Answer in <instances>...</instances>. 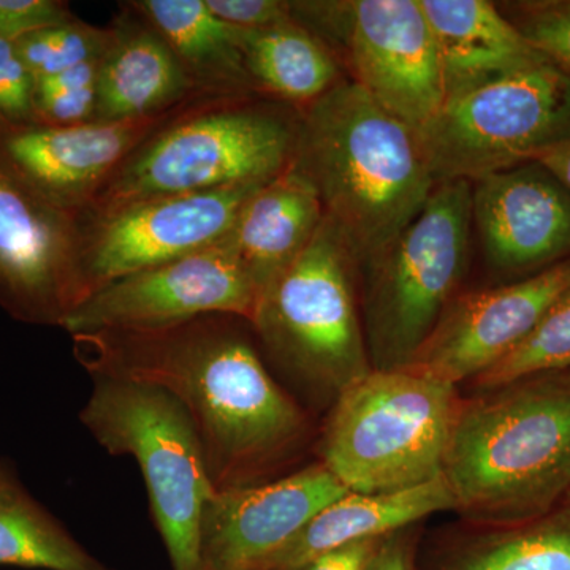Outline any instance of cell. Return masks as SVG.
Masks as SVG:
<instances>
[{"label":"cell","instance_id":"cell-5","mask_svg":"<svg viewBox=\"0 0 570 570\" xmlns=\"http://www.w3.org/2000/svg\"><path fill=\"white\" fill-rule=\"evenodd\" d=\"M255 97L195 104L142 142L78 219L154 195L272 181L291 167L299 110Z\"/></svg>","mask_w":570,"mask_h":570},{"label":"cell","instance_id":"cell-4","mask_svg":"<svg viewBox=\"0 0 570 570\" xmlns=\"http://www.w3.org/2000/svg\"><path fill=\"white\" fill-rule=\"evenodd\" d=\"M358 284L360 266L325 217L305 253L255 305L249 324L265 365L316 406L332 407L373 371Z\"/></svg>","mask_w":570,"mask_h":570},{"label":"cell","instance_id":"cell-20","mask_svg":"<svg viewBox=\"0 0 570 570\" xmlns=\"http://www.w3.org/2000/svg\"><path fill=\"white\" fill-rule=\"evenodd\" d=\"M455 509L444 479L397 493H348L318 510L268 570H303L330 551L385 538L441 510Z\"/></svg>","mask_w":570,"mask_h":570},{"label":"cell","instance_id":"cell-16","mask_svg":"<svg viewBox=\"0 0 570 570\" xmlns=\"http://www.w3.org/2000/svg\"><path fill=\"white\" fill-rule=\"evenodd\" d=\"M570 287V257L517 283L450 303L412 370L456 385L478 379L524 340Z\"/></svg>","mask_w":570,"mask_h":570},{"label":"cell","instance_id":"cell-10","mask_svg":"<svg viewBox=\"0 0 570 570\" xmlns=\"http://www.w3.org/2000/svg\"><path fill=\"white\" fill-rule=\"evenodd\" d=\"M291 9L343 59L352 81L411 129L444 104L436 40L420 0H294Z\"/></svg>","mask_w":570,"mask_h":570},{"label":"cell","instance_id":"cell-14","mask_svg":"<svg viewBox=\"0 0 570 570\" xmlns=\"http://www.w3.org/2000/svg\"><path fill=\"white\" fill-rule=\"evenodd\" d=\"M77 217L47 204L0 167V309L61 326L85 294Z\"/></svg>","mask_w":570,"mask_h":570},{"label":"cell","instance_id":"cell-18","mask_svg":"<svg viewBox=\"0 0 570 570\" xmlns=\"http://www.w3.org/2000/svg\"><path fill=\"white\" fill-rule=\"evenodd\" d=\"M99 73L96 121L163 115L202 97L163 37L129 6L110 26Z\"/></svg>","mask_w":570,"mask_h":570},{"label":"cell","instance_id":"cell-28","mask_svg":"<svg viewBox=\"0 0 570 570\" xmlns=\"http://www.w3.org/2000/svg\"><path fill=\"white\" fill-rule=\"evenodd\" d=\"M102 58L92 59L55 77L37 81L33 122L47 126H78L96 121Z\"/></svg>","mask_w":570,"mask_h":570},{"label":"cell","instance_id":"cell-25","mask_svg":"<svg viewBox=\"0 0 570 570\" xmlns=\"http://www.w3.org/2000/svg\"><path fill=\"white\" fill-rule=\"evenodd\" d=\"M441 570H570V505L464 543Z\"/></svg>","mask_w":570,"mask_h":570},{"label":"cell","instance_id":"cell-22","mask_svg":"<svg viewBox=\"0 0 570 570\" xmlns=\"http://www.w3.org/2000/svg\"><path fill=\"white\" fill-rule=\"evenodd\" d=\"M127 6L159 32L200 91L257 96L242 50L245 29L217 18L205 0H135Z\"/></svg>","mask_w":570,"mask_h":570},{"label":"cell","instance_id":"cell-1","mask_svg":"<svg viewBox=\"0 0 570 570\" xmlns=\"http://www.w3.org/2000/svg\"><path fill=\"white\" fill-rule=\"evenodd\" d=\"M71 340L91 376L146 382L181 401L216 490L268 482L309 434L306 412L269 373L246 318L209 314L153 332Z\"/></svg>","mask_w":570,"mask_h":570},{"label":"cell","instance_id":"cell-34","mask_svg":"<svg viewBox=\"0 0 570 570\" xmlns=\"http://www.w3.org/2000/svg\"><path fill=\"white\" fill-rule=\"evenodd\" d=\"M366 570H415V539L407 530L389 534Z\"/></svg>","mask_w":570,"mask_h":570},{"label":"cell","instance_id":"cell-26","mask_svg":"<svg viewBox=\"0 0 570 570\" xmlns=\"http://www.w3.org/2000/svg\"><path fill=\"white\" fill-rule=\"evenodd\" d=\"M570 370V287L543 314L530 335L508 356L474 379L475 387L491 392L524 379Z\"/></svg>","mask_w":570,"mask_h":570},{"label":"cell","instance_id":"cell-3","mask_svg":"<svg viewBox=\"0 0 570 570\" xmlns=\"http://www.w3.org/2000/svg\"><path fill=\"white\" fill-rule=\"evenodd\" d=\"M442 479L472 523L509 528L570 493V382L524 379L461 401Z\"/></svg>","mask_w":570,"mask_h":570},{"label":"cell","instance_id":"cell-8","mask_svg":"<svg viewBox=\"0 0 570 570\" xmlns=\"http://www.w3.org/2000/svg\"><path fill=\"white\" fill-rule=\"evenodd\" d=\"M80 419L111 455L137 460L174 570H200L202 515L216 493L204 445L178 397L132 379L92 376Z\"/></svg>","mask_w":570,"mask_h":570},{"label":"cell","instance_id":"cell-33","mask_svg":"<svg viewBox=\"0 0 570 570\" xmlns=\"http://www.w3.org/2000/svg\"><path fill=\"white\" fill-rule=\"evenodd\" d=\"M385 538L363 540V542L341 547L317 558L303 570H366Z\"/></svg>","mask_w":570,"mask_h":570},{"label":"cell","instance_id":"cell-23","mask_svg":"<svg viewBox=\"0 0 570 570\" xmlns=\"http://www.w3.org/2000/svg\"><path fill=\"white\" fill-rule=\"evenodd\" d=\"M242 50L255 91L296 110L344 80L333 51L294 18L269 28L245 29Z\"/></svg>","mask_w":570,"mask_h":570},{"label":"cell","instance_id":"cell-27","mask_svg":"<svg viewBox=\"0 0 570 570\" xmlns=\"http://www.w3.org/2000/svg\"><path fill=\"white\" fill-rule=\"evenodd\" d=\"M111 37V28H96L73 18L26 33L17 40V47L32 77L40 81L102 58Z\"/></svg>","mask_w":570,"mask_h":570},{"label":"cell","instance_id":"cell-31","mask_svg":"<svg viewBox=\"0 0 570 570\" xmlns=\"http://www.w3.org/2000/svg\"><path fill=\"white\" fill-rule=\"evenodd\" d=\"M73 18L69 3L59 0H0V39L18 40Z\"/></svg>","mask_w":570,"mask_h":570},{"label":"cell","instance_id":"cell-9","mask_svg":"<svg viewBox=\"0 0 570 570\" xmlns=\"http://www.w3.org/2000/svg\"><path fill=\"white\" fill-rule=\"evenodd\" d=\"M434 183H475L570 138V73L549 59L449 94L415 130Z\"/></svg>","mask_w":570,"mask_h":570},{"label":"cell","instance_id":"cell-19","mask_svg":"<svg viewBox=\"0 0 570 570\" xmlns=\"http://www.w3.org/2000/svg\"><path fill=\"white\" fill-rule=\"evenodd\" d=\"M324 219L316 189L292 165L246 202L228 236L258 296L305 253Z\"/></svg>","mask_w":570,"mask_h":570},{"label":"cell","instance_id":"cell-32","mask_svg":"<svg viewBox=\"0 0 570 570\" xmlns=\"http://www.w3.org/2000/svg\"><path fill=\"white\" fill-rule=\"evenodd\" d=\"M208 9L234 28H269L279 22L292 20L288 0H205Z\"/></svg>","mask_w":570,"mask_h":570},{"label":"cell","instance_id":"cell-29","mask_svg":"<svg viewBox=\"0 0 570 570\" xmlns=\"http://www.w3.org/2000/svg\"><path fill=\"white\" fill-rule=\"evenodd\" d=\"M509 20L534 50L570 73V0L509 3Z\"/></svg>","mask_w":570,"mask_h":570},{"label":"cell","instance_id":"cell-2","mask_svg":"<svg viewBox=\"0 0 570 570\" xmlns=\"http://www.w3.org/2000/svg\"><path fill=\"white\" fill-rule=\"evenodd\" d=\"M291 165L313 184L360 268L419 216L436 187L415 130L352 80L299 110Z\"/></svg>","mask_w":570,"mask_h":570},{"label":"cell","instance_id":"cell-35","mask_svg":"<svg viewBox=\"0 0 570 570\" xmlns=\"http://www.w3.org/2000/svg\"><path fill=\"white\" fill-rule=\"evenodd\" d=\"M538 163L546 165L551 174L568 187L570 193V138L561 145L554 146L549 153L542 154Z\"/></svg>","mask_w":570,"mask_h":570},{"label":"cell","instance_id":"cell-7","mask_svg":"<svg viewBox=\"0 0 570 570\" xmlns=\"http://www.w3.org/2000/svg\"><path fill=\"white\" fill-rule=\"evenodd\" d=\"M472 227V184H438L419 216L360 268L373 370L414 363L466 275Z\"/></svg>","mask_w":570,"mask_h":570},{"label":"cell","instance_id":"cell-17","mask_svg":"<svg viewBox=\"0 0 570 570\" xmlns=\"http://www.w3.org/2000/svg\"><path fill=\"white\" fill-rule=\"evenodd\" d=\"M472 225L487 264L535 275L570 257V193L546 165H517L472 183Z\"/></svg>","mask_w":570,"mask_h":570},{"label":"cell","instance_id":"cell-24","mask_svg":"<svg viewBox=\"0 0 570 570\" xmlns=\"http://www.w3.org/2000/svg\"><path fill=\"white\" fill-rule=\"evenodd\" d=\"M0 566L112 570L82 549L6 464H0Z\"/></svg>","mask_w":570,"mask_h":570},{"label":"cell","instance_id":"cell-15","mask_svg":"<svg viewBox=\"0 0 570 570\" xmlns=\"http://www.w3.org/2000/svg\"><path fill=\"white\" fill-rule=\"evenodd\" d=\"M346 493L322 463L257 485L217 490L202 515L200 570H268L318 510Z\"/></svg>","mask_w":570,"mask_h":570},{"label":"cell","instance_id":"cell-6","mask_svg":"<svg viewBox=\"0 0 570 570\" xmlns=\"http://www.w3.org/2000/svg\"><path fill=\"white\" fill-rule=\"evenodd\" d=\"M460 404L450 382L412 367L373 370L330 407L318 463L354 493L425 485L442 478Z\"/></svg>","mask_w":570,"mask_h":570},{"label":"cell","instance_id":"cell-11","mask_svg":"<svg viewBox=\"0 0 570 570\" xmlns=\"http://www.w3.org/2000/svg\"><path fill=\"white\" fill-rule=\"evenodd\" d=\"M264 184L154 195L81 217L78 258L85 298L122 277L223 242Z\"/></svg>","mask_w":570,"mask_h":570},{"label":"cell","instance_id":"cell-30","mask_svg":"<svg viewBox=\"0 0 570 570\" xmlns=\"http://www.w3.org/2000/svg\"><path fill=\"white\" fill-rule=\"evenodd\" d=\"M36 86L17 40L0 39V121L33 122Z\"/></svg>","mask_w":570,"mask_h":570},{"label":"cell","instance_id":"cell-12","mask_svg":"<svg viewBox=\"0 0 570 570\" xmlns=\"http://www.w3.org/2000/svg\"><path fill=\"white\" fill-rule=\"evenodd\" d=\"M258 294L230 236L198 253L97 288L63 321L71 337L153 332L209 316L253 318Z\"/></svg>","mask_w":570,"mask_h":570},{"label":"cell","instance_id":"cell-13","mask_svg":"<svg viewBox=\"0 0 570 570\" xmlns=\"http://www.w3.org/2000/svg\"><path fill=\"white\" fill-rule=\"evenodd\" d=\"M205 99L209 97L126 121L78 126L0 121V167L47 204L78 219L142 142Z\"/></svg>","mask_w":570,"mask_h":570},{"label":"cell","instance_id":"cell-21","mask_svg":"<svg viewBox=\"0 0 570 570\" xmlns=\"http://www.w3.org/2000/svg\"><path fill=\"white\" fill-rule=\"evenodd\" d=\"M420 6L436 40L445 97L546 59L487 0H420Z\"/></svg>","mask_w":570,"mask_h":570}]
</instances>
